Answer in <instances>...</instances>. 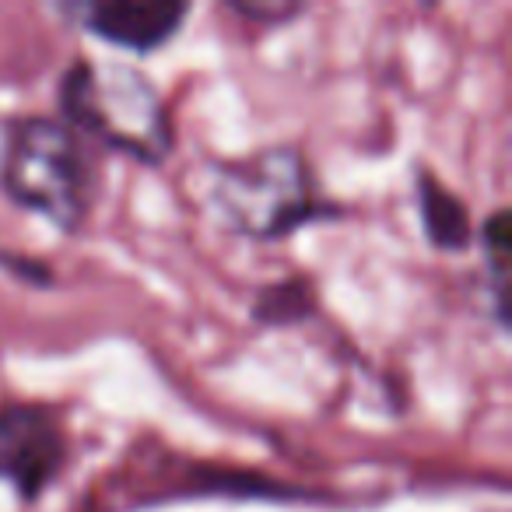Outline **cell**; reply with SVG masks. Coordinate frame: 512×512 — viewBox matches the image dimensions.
Here are the masks:
<instances>
[{"instance_id":"6","label":"cell","mask_w":512,"mask_h":512,"mask_svg":"<svg viewBox=\"0 0 512 512\" xmlns=\"http://www.w3.org/2000/svg\"><path fill=\"white\" fill-rule=\"evenodd\" d=\"M418 211L432 246L446 249V253H460V249L470 246L474 221H470L467 204L453 190H446L432 172H421L418 176Z\"/></svg>"},{"instance_id":"7","label":"cell","mask_w":512,"mask_h":512,"mask_svg":"<svg viewBox=\"0 0 512 512\" xmlns=\"http://www.w3.org/2000/svg\"><path fill=\"white\" fill-rule=\"evenodd\" d=\"M313 313H316L313 288L299 278L274 281L253 302V320L264 323V327H292V323L309 320Z\"/></svg>"},{"instance_id":"3","label":"cell","mask_w":512,"mask_h":512,"mask_svg":"<svg viewBox=\"0 0 512 512\" xmlns=\"http://www.w3.org/2000/svg\"><path fill=\"white\" fill-rule=\"evenodd\" d=\"M211 197L228 225L253 239H281L320 214H334V207H323L313 172L295 148H267L225 165Z\"/></svg>"},{"instance_id":"5","label":"cell","mask_w":512,"mask_h":512,"mask_svg":"<svg viewBox=\"0 0 512 512\" xmlns=\"http://www.w3.org/2000/svg\"><path fill=\"white\" fill-rule=\"evenodd\" d=\"M81 15L92 36L123 50L148 53L176 36L190 8L183 0H99V4H88Z\"/></svg>"},{"instance_id":"1","label":"cell","mask_w":512,"mask_h":512,"mask_svg":"<svg viewBox=\"0 0 512 512\" xmlns=\"http://www.w3.org/2000/svg\"><path fill=\"white\" fill-rule=\"evenodd\" d=\"M60 106L78 130L141 162L172 151V120L144 74L116 64H74L60 81Z\"/></svg>"},{"instance_id":"4","label":"cell","mask_w":512,"mask_h":512,"mask_svg":"<svg viewBox=\"0 0 512 512\" xmlns=\"http://www.w3.org/2000/svg\"><path fill=\"white\" fill-rule=\"evenodd\" d=\"M67 442L57 418L36 404L0 411V477L15 484L25 502H36L60 474Z\"/></svg>"},{"instance_id":"9","label":"cell","mask_w":512,"mask_h":512,"mask_svg":"<svg viewBox=\"0 0 512 512\" xmlns=\"http://www.w3.org/2000/svg\"><path fill=\"white\" fill-rule=\"evenodd\" d=\"M228 11H235L253 25H281L299 18L306 4L302 0H228Z\"/></svg>"},{"instance_id":"8","label":"cell","mask_w":512,"mask_h":512,"mask_svg":"<svg viewBox=\"0 0 512 512\" xmlns=\"http://www.w3.org/2000/svg\"><path fill=\"white\" fill-rule=\"evenodd\" d=\"M484 253L491 267V288H495V316L498 323L509 320V256H512V225L509 214L495 211L484 225Z\"/></svg>"},{"instance_id":"2","label":"cell","mask_w":512,"mask_h":512,"mask_svg":"<svg viewBox=\"0 0 512 512\" xmlns=\"http://www.w3.org/2000/svg\"><path fill=\"white\" fill-rule=\"evenodd\" d=\"M0 186L15 204L39 211L57 228H78L92 197V176L78 134L46 116L15 120L0 148Z\"/></svg>"}]
</instances>
